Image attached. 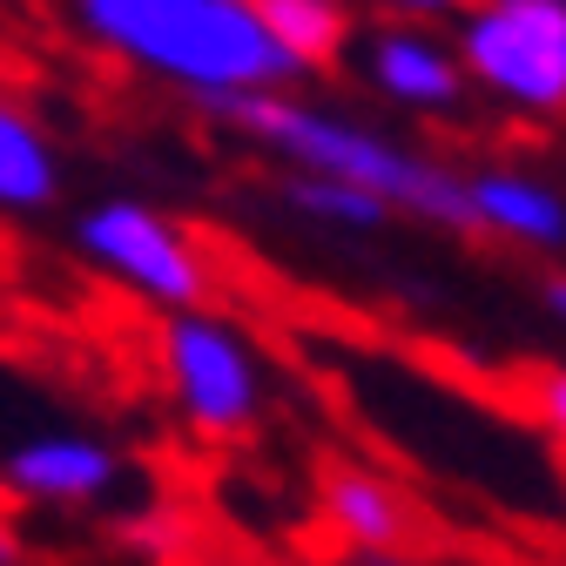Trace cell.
<instances>
[{
    "mask_svg": "<svg viewBox=\"0 0 566 566\" xmlns=\"http://www.w3.org/2000/svg\"><path fill=\"white\" fill-rule=\"evenodd\" d=\"M95 54L196 102L291 88L311 67L276 41L263 0H61Z\"/></svg>",
    "mask_w": 566,
    "mask_h": 566,
    "instance_id": "cell-1",
    "label": "cell"
},
{
    "mask_svg": "<svg viewBox=\"0 0 566 566\" xmlns=\"http://www.w3.org/2000/svg\"><path fill=\"white\" fill-rule=\"evenodd\" d=\"M209 122H223L291 169H324V176H350L378 189L398 217L418 223H439V230H472V189L452 163L411 149V142L371 128V122H350L337 108L297 102L291 88H263V95H223V102H202Z\"/></svg>",
    "mask_w": 566,
    "mask_h": 566,
    "instance_id": "cell-2",
    "label": "cell"
},
{
    "mask_svg": "<svg viewBox=\"0 0 566 566\" xmlns=\"http://www.w3.org/2000/svg\"><path fill=\"white\" fill-rule=\"evenodd\" d=\"M163 378L176 411L189 418V432L202 439H243L270 398L263 350L209 304L163 317Z\"/></svg>",
    "mask_w": 566,
    "mask_h": 566,
    "instance_id": "cell-3",
    "label": "cell"
},
{
    "mask_svg": "<svg viewBox=\"0 0 566 566\" xmlns=\"http://www.w3.org/2000/svg\"><path fill=\"white\" fill-rule=\"evenodd\" d=\"M452 41L485 95L520 115H566V0H472Z\"/></svg>",
    "mask_w": 566,
    "mask_h": 566,
    "instance_id": "cell-4",
    "label": "cell"
},
{
    "mask_svg": "<svg viewBox=\"0 0 566 566\" xmlns=\"http://www.w3.org/2000/svg\"><path fill=\"white\" fill-rule=\"evenodd\" d=\"M75 250L102 276H115L128 297L156 304V311H196V304H209V256L182 237V223L163 217L156 202L108 196V202L82 209Z\"/></svg>",
    "mask_w": 566,
    "mask_h": 566,
    "instance_id": "cell-5",
    "label": "cell"
},
{
    "mask_svg": "<svg viewBox=\"0 0 566 566\" xmlns=\"http://www.w3.org/2000/svg\"><path fill=\"white\" fill-rule=\"evenodd\" d=\"M350 61H358V75L385 102H398L411 115H452L465 102V82H472L459 41H439L424 21L371 28L365 41H350Z\"/></svg>",
    "mask_w": 566,
    "mask_h": 566,
    "instance_id": "cell-6",
    "label": "cell"
},
{
    "mask_svg": "<svg viewBox=\"0 0 566 566\" xmlns=\"http://www.w3.org/2000/svg\"><path fill=\"white\" fill-rule=\"evenodd\" d=\"M122 485V459L95 432H34L8 452V492L28 506H95Z\"/></svg>",
    "mask_w": 566,
    "mask_h": 566,
    "instance_id": "cell-7",
    "label": "cell"
},
{
    "mask_svg": "<svg viewBox=\"0 0 566 566\" xmlns=\"http://www.w3.org/2000/svg\"><path fill=\"white\" fill-rule=\"evenodd\" d=\"M472 230L479 237H506L520 250H559L566 243V196L546 176L526 169H472Z\"/></svg>",
    "mask_w": 566,
    "mask_h": 566,
    "instance_id": "cell-8",
    "label": "cell"
},
{
    "mask_svg": "<svg viewBox=\"0 0 566 566\" xmlns=\"http://www.w3.org/2000/svg\"><path fill=\"white\" fill-rule=\"evenodd\" d=\"M324 520L358 553H398L411 539V500L365 465H337L324 479Z\"/></svg>",
    "mask_w": 566,
    "mask_h": 566,
    "instance_id": "cell-9",
    "label": "cell"
},
{
    "mask_svg": "<svg viewBox=\"0 0 566 566\" xmlns=\"http://www.w3.org/2000/svg\"><path fill=\"white\" fill-rule=\"evenodd\" d=\"M54 196H61L54 142L21 102H8L0 108V209H8V217H41Z\"/></svg>",
    "mask_w": 566,
    "mask_h": 566,
    "instance_id": "cell-10",
    "label": "cell"
},
{
    "mask_svg": "<svg viewBox=\"0 0 566 566\" xmlns=\"http://www.w3.org/2000/svg\"><path fill=\"white\" fill-rule=\"evenodd\" d=\"M283 209L317 230H344V237H371L385 230L398 209L365 189V182H350V176H324V169H291V182H283Z\"/></svg>",
    "mask_w": 566,
    "mask_h": 566,
    "instance_id": "cell-11",
    "label": "cell"
},
{
    "mask_svg": "<svg viewBox=\"0 0 566 566\" xmlns=\"http://www.w3.org/2000/svg\"><path fill=\"white\" fill-rule=\"evenodd\" d=\"M263 14H270L276 41L304 67H324L350 48V8L344 0H263Z\"/></svg>",
    "mask_w": 566,
    "mask_h": 566,
    "instance_id": "cell-12",
    "label": "cell"
},
{
    "mask_svg": "<svg viewBox=\"0 0 566 566\" xmlns=\"http://www.w3.org/2000/svg\"><path fill=\"white\" fill-rule=\"evenodd\" d=\"M539 418L566 439V365H553V371L539 378Z\"/></svg>",
    "mask_w": 566,
    "mask_h": 566,
    "instance_id": "cell-13",
    "label": "cell"
},
{
    "mask_svg": "<svg viewBox=\"0 0 566 566\" xmlns=\"http://www.w3.org/2000/svg\"><path fill=\"white\" fill-rule=\"evenodd\" d=\"M385 14H398V21H446V14H459V8H472V0H378Z\"/></svg>",
    "mask_w": 566,
    "mask_h": 566,
    "instance_id": "cell-14",
    "label": "cell"
},
{
    "mask_svg": "<svg viewBox=\"0 0 566 566\" xmlns=\"http://www.w3.org/2000/svg\"><path fill=\"white\" fill-rule=\"evenodd\" d=\"M539 304H546V311H553V317H559V324H566V270H559V276H546V283H539Z\"/></svg>",
    "mask_w": 566,
    "mask_h": 566,
    "instance_id": "cell-15",
    "label": "cell"
}]
</instances>
